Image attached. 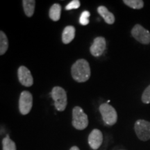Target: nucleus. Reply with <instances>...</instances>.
I'll return each instance as SVG.
<instances>
[{
    "instance_id": "10",
    "label": "nucleus",
    "mask_w": 150,
    "mask_h": 150,
    "mask_svg": "<svg viewBox=\"0 0 150 150\" xmlns=\"http://www.w3.org/2000/svg\"><path fill=\"white\" fill-rule=\"evenodd\" d=\"M103 142V134L99 129H93L88 136V144L92 149L96 150L102 145Z\"/></svg>"
},
{
    "instance_id": "3",
    "label": "nucleus",
    "mask_w": 150,
    "mask_h": 150,
    "mask_svg": "<svg viewBox=\"0 0 150 150\" xmlns=\"http://www.w3.org/2000/svg\"><path fill=\"white\" fill-rule=\"evenodd\" d=\"M88 125V116L79 106H75L72 110V126L77 130H83Z\"/></svg>"
},
{
    "instance_id": "8",
    "label": "nucleus",
    "mask_w": 150,
    "mask_h": 150,
    "mask_svg": "<svg viewBox=\"0 0 150 150\" xmlns=\"http://www.w3.org/2000/svg\"><path fill=\"white\" fill-rule=\"evenodd\" d=\"M18 79L20 83L25 87H30L33 84V79L31 73L27 67L20 66L18 70Z\"/></svg>"
},
{
    "instance_id": "6",
    "label": "nucleus",
    "mask_w": 150,
    "mask_h": 150,
    "mask_svg": "<svg viewBox=\"0 0 150 150\" xmlns=\"http://www.w3.org/2000/svg\"><path fill=\"white\" fill-rule=\"evenodd\" d=\"M33 106V97L31 93L24 91L22 92L19 99V109L22 115H27Z\"/></svg>"
},
{
    "instance_id": "15",
    "label": "nucleus",
    "mask_w": 150,
    "mask_h": 150,
    "mask_svg": "<svg viewBox=\"0 0 150 150\" xmlns=\"http://www.w3.org/2000/svg\"><path fill=\"white\" fill-rule=\"evenodd\" d=\"M8 48V40L2 31H0V54L4 55Z\"/></svg>"
},
{
    "instance_id": "11",
    "label": "nucleus",
    "mask_w": 150,
    "mask_h": 150,
    "mask_svg": "<svg viewBox=\"0 0 150 150\" xmlns=\"http://www.w3.org/2000/svg\"><path fill=\"white\" fill-rule=\"evenodd\" d=\"M76 30L73 26H67L63 29L62 33V41L64 44H69L72 42L75 37Z\"/></svg>"
},
{
    "instance_id": "4",
    "label": "nucleus",
    "mask_w": 150,
    "mask_h": 150,
    "mask_svg": "<svg viewBox=\"0 0 150 150\" xmlns=\"http://www.w3.org/2000/svg\"><path fill=\"white\" fill-rule=\"evenodd\" d=\"M99 111L102 116L105 124L109 126L114 125L117 122V114L115 108L108 103H104L99 106Z\"/></svg>"
},
{
    "instance_id": "19",
    "label": "nucleus",
    "mask_w": 150,
    "mask_h": 150,
    "mask_svg": "<svg viewBox=\"0 0 150 150\" xmlns=\"http://www.w3.org/2000/svg\"><path fill=\"white\" fill-rule=\"evenodd\" d=\"M142 102L144 104H149L150 103V85L146 88L142 95Z\"/></svg>"
},
{
    "instance_id": "16",
    "label": "nucleus",
    "mask_w": 150,
    "mask_h": 150,
    "mask_svg": "<svg viewBox=\"0 0 150 150\" xmlns=\"http://www.w3.org/2000/svg\"><path fill=\"white\" fill-rule=\"evenodd\" d=\"M123 2L134 9H141L144 6V1L142 0H124Z\"/></svg>"
},
{
    "instance_id": "9",
    "label": "nucleus",
    "mask_w": 150,
    "mask_h": 150,
    "mask_svg": "<svg viewBox=\"0 0 150 150\" xmlns=\"http://www.w3.org/2000/svg\"><path fill=\"white\" fill-rule=\"evenodd\" d=\"M106 47V42L104 38L103 37H97L95 38L92 45L90 51L93 56L98 57L100 56L104 53Z\"/></svg>"
},
{
    "instance_id": "21",
    "label": "nucleus",
    "mask_w": 150,
    "mask_h": 150,
    "mask_svg": "<svg viewBox=\"0 0 150 150\" xmlns=\"http://www.w3.org/2000/svg\"><path fill=\"white\" fill-rule=\"evenodd\" d=\"M70 150H80V149H79V147H76V146H73V147L70 148Z\"/></svg>"
},
{
    "instance_id": "5",
    "label": "nucleus",
    "mask_w": 150,
    "mask_h": 150,
    "mask_svg": "<svg viewBox=\"0 0 150 150\" xmlns=\"http://www.w3.org/2000/svg\"><path fill=\"white\" fill-rule=\"evenodd\" d=\"M135 132L142 141H147L150 139V122L145 120H138L134 126Z\"/></svg>"
},
{
    "instance_id": "1",
    "label": "nucleus",
    "mask_w": 150,
    "mask_h": 150,
    "mask_svg": "<svg viewBox=\"0 0 150 150\" xmlns=\"http://www.w3.org/2000/svg\"><path fill=\"white\" fill-rule=\"evenodd\" d=\"M71 74L72 78L76 82L83 83L87 81L91 74L88 62L83 59L77 60L71 67Z\"/></svg>"
},
{
    "instance_id": "2",
    "label": "nucleus",
    "mask_w": 150,
    "mask_h": 150,
    "mask_svg": "<svg viewBox=\"0 0 150 150\" xmlns=\"http://www.w3.org/2000/svg\"><path fill=\"white\" fill-rule=\"evenodd\" d=\"M52 97L54 101V106L59 111H63L66 108L67 97L66 91L60 86H55L52 91Z\"/></svg>"
},
{
    "instance_id": "14",
    "label": "nucleus",
    "mask_w": 150,
    "mask_h": 150,
    "mask_svg": "<svg viewBox=\"0 0 150 150\" xmlns=\"http://www.w3.org/2000/svg\"><path fill=\"white\" fill-rule=\"evenodd\" d=\"M61 6L59 4H54L51 6L49 11V16L53 21H59L61 18Z\"/></svg>"
},
{
    "instance_id": "7",
    "label": "nucleus",
    "mask_w": 150,
    "mask_h": 150,
    "mask_svg": "<svg viewBox=\"0 0 150 150\" xmlns=\"http://www.w3.org/2000/svg\"><path fill=\"white\" fill-rule=\"evenodd\" d=\"M131 35L141 44L148 45L150 43V32L140 24H136L133 27Z\"/></svg>"
},
{
    "instance_id": "18",
    "label": "nucleus",
    "mask_w": 150,
    "mask_h": 150,
    "mask_svg": "<svg viewBox=\"0 0 150 150\" xmlns=\"http://www.w3.org/2000/svg\"><path fill=\"white\" fill-rule=\"evenodd\" d=\"M91 16L90 12L88 11H84L80 16L79 22L81 25L86 26L89 24V17Z\"/></svg>"
},
{
    "instance_id": "20",
    "label": "nucleus",
    "mask_w": 150,
    "mask_h": 150,
    "mask_svg": "<svg viewBox=\"0 0 150 150\" xmlns=\"http://www.w3.org/2000/svg\"><path fill=\"white\" fill-rule=\"evenodd\" d=\"M81 3L79 0H73L65 6V9L67 11L72 10V9H77L80 7Z\"/></svg>"
},
{
    "instance_id": "12",
    "label": "nucleus",
    "mask_w": 150,
    "mask_h": 150,
    "mask_svg": "<svg viewBox=\"0 0 150 150\" xmlns=\"http://www.w3.org/2000/svg\"><path fill=\"white\" fill-rule=\"evenodd\" d=\"M97 11H98L99 14L104 18V21L108 24H112L115 22V18L114 15L110 13L106 7L100 6L97 8Z\"/></svg>"
},
{
    "instance_id": "13",
    "label": "nucleus",
    "mask_w": 150,
    "mask_h": 150,
    "mask_svg": "<svg viewBox=\"0 0 150 150\" xmlns=\"http://www.w3.org/2000/svg\"><path fill=\"white\" fill-rule=\"evenodd\" d=\"M22 4H23V8L26 16L29 18L32 17L34 13L35 1L34 0H23Z\"/></svg>"
},
{
    "instance_id": "17",
    "label": "nucleus",
    "mask_w": 150,
    "mask_h": 150,
    "mask_svg": "<svg viewBox=\"0 0 150 150\" xmlns=\"http://www.w3.org/2000/svg\"><path fill=\"white\" fill-rule=\"evenodd\" d=\"M3 150H17L16 143L9 138L8 136L2 140Z\"/></svg>"
}]
</instances>
